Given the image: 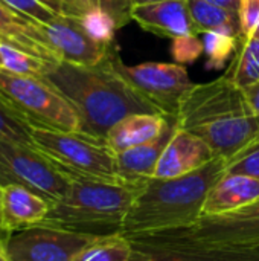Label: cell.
<instances>
[{
    "label": "cell",
    "instance_id": "19",
    "mask_svg": "<svg viewBox=\"0 0 259 261\" xmlns=\"http://www.w3.org/2000/svg\"><path fill=\"white\" fill-rule=\"evenodd\" d=\"M259 200V179L224 174L209 191L202 216H218L241 210Z\"/></svg>",
    "mask_w": 259,
    "mask_h": 261
},
{
    "label": "cell",
    "instance_id": "20",
    "mask_svg": "<svg viewBox=\"0 0 259 261\" xmlns=\"http://www.w3.org/2000/svg\"><path fill=\"white\" fill-rule=\"evenodd\" d=\"M169 119V115L160 113L128 115L110 128L105 141L108 147L118 154L157 139L165 132Z\"/></svg>",
    "mask_w": 259,
    "mask_h": 261
},
{
    "label": "cell",
    "instance_id": "32",
    "mask_svg": "<svg viewBox=\"0 0 259 261\" xmlns=\"http://www.w3.org/2000/svg\"><path fill=\"white\" fill-rule=\"evenodd\" d=\"M104 11H107L114 21L118 23V28H122L131 20V0H95Z\"/></svg>",
    "mask_w": 259,
    "mask_h": 261
},
{
    "label": "cell",
    "instance_id": "33",
    "mask_svg": "<svg viewBox=\"0 0 259 261\" xmlns=\"http://www.w3.org/2000/svg\"><path fill=\"white\" fill-rule=\"evenodd\" d=\"M55 2L61 6L64 15L79 17L93 0H55Z\"/></svg>",
    "mask_w": 259,
    "mask_h": 261
},
{
    "label": "cell",
    "instance_id": "25",
    "mask_svg": "<svg viewBox=\"0 0 259 261\" xmlns=\"http://www.w3.org/2000/svg\"><path fill=\"white\" fill-rule=\"evenodd\" d=\"M76 18L81 21L82 28L90 34V37H93L96 41L107 46L114 44V34L119 29L118 23L107 11H104L98 3H95V0Z\"/></svg>",
    "mask_w": 259,
    "mask_h": 261
},
{
    "label": "cell",
    "instance_id": "27",
    "mask_svg": "<svg viewBox=\"0 0 259 261\" xmlns=\"http://www.w3.org/2000/svg\"><path fill=\"white\" fill-rule=\"evenodd\" d=\"M203 52L206 55L208 69H221L224 63L238 50L240 37L223 32H205L203 34Z\"/></svg>",
    "mask_w": 259,
    "mask_h": 261
},
{
    "label": "cell",
    "instance_id": "14",
    "mask_svg": "<svg viewBox=\"0 0 259 261\" xmlns=\"http://www.w3.org/2000/svg\"><path fill=\"white\" fill-rule=\"evenodd\" d=\"M215 158L211 147L200 136L179 127L157 162L154 177H180L205 167Z\"/></svg>",
    "mask_w": 259,
    "mask_h": 261
},
{
    "label": "cell",
    "instance_id": "8",
    "mask_svg": "<svg viewBox=\"0 0 259 261\" xmlns=\"http://www.w3.org/2000/svg\"><path fill=\"white\" fill-rule=\"evenodd\" d=\"M113 64L140 95L169 116H177L183 96L194 87L186 67L179 63L148 61L127 66L122 63L116 47L113 50Z\"/></svg>",
    "mask_w": 259,
    "mask_h": 261
},
{
    "label": "cell",
    "instance_id": "22",
    "mask_svg": "<svg viewBox=\"0 0 259 261\" xmlns=\"http://www.w3.org/2000/svg\"><path fill=\"white\" fill-rule=\"evenodd\" d=\"M224 76L237 87L246 89L259 81V34L240 41V49Z\"/></svg>",
    "mask_w": 259,
    "mask_h": 261
},
{
    "label": "cell",
    "instance_id": "21",
    "mask_svg": "<svg viewBox=\"0 0 259 261\" xmlns=\"http://www.w3.org/2000/svg\"><path fill=\"white\" fill-rule=\"evenodd\" d=\"M188 6L197 34L223 32L240 37V17L237 11H231L205 0H188Z\"/></svg>",
    "mask_w": 259,
    "mask_h": 261
},
{
    "label": "cell",
    "instance_id": "11",
    "mask_svg": "<svg viewBox=\"0 0 259 261\" xmlns=\"http://www.w3.org/2000/svg\"><path fill=\"white\" fill-rule=\"evenodd\" d=\"M125 237L133 246L130 261H259V246H206L163 240L147 234Z\"/></svg>",
    "mask_w": 259,
    "mask_h": 261
},
{
    "label": "cell",
    "instance_id": "38",
    "mask_svg": "<svg viewBox=\"0 0 259 261\" xmlns=\"http://www.w3.org/2000/svg\"><path fill=\"white\" fill-rule=\"evenodd\" d=\"M0 239L3 240V239H6V234L3 232V229H2V222H0Z\"/></svg>",
    "mask_w": 259,
    "mask_h": 261
},
{
    "label": "cell",
    "instance_id": "16",
    "mask_svg": "<svg viewBox=\"0 0 259 261\" xmlns=\"http://www.w3.org/2000/svg\"><path fill=\"white\" fill-rule=\"evenodd\" d=\"M50 203L40 194L20 187L0 188V222L6 237L12 232L40 225L47 216Z\"/></svg>",
    "mask_w": 259,
    "mask_h": 261
},
{
    "label": "cell",
    "instance_id": "30",
    "mask_svg": "<svg viewBox=\"0 0 259 261\" xmlns=\"http://www.w3.org/2000/svg\"><path fill=\"white\" fill-rule=\"evenodd\" d=\"M171 54L179 64L194 63L203 54V41L198 38V34L174 38Z\"/></svg>",
    "mask_w": 259,
    "mask_h": 261
},
{
    "label": "cell",
    "instance_id": "7",
    "mask_svg": "<svg viewBox=\"0 0 259 261\" xmlns=\"http://www.w3.org/2000/svg\"><path fill=\"white\" fill-rule=\"evenodd\" d=\"M147 236L206 246H259V200L226 214L202 216L195 223L185 228Z\"/></svg>",
    "mask_w": 259,
    "mask_h": 261
},
{
    "label": "cell",
    "instance_id": "28",
    "mask_svg": "<svg viewBox=\"0 0 259 261\" xmlns=\"http://www.w3.org/2000/svg\"><path fill=\"white\" fill-rule=\"evenodd\" d=\"M11 9L38 21L47 23L58 15H64L61 6L55 0H2Z\"/></svg>",
    "mask_w": 259,
    "mask_h": 261
},
{
    "label": "cell",
    "instance_id": "13",
    "mask_svg": "<svg viewBox=\"0 0 259 261\" xmlns=\"http://www.w3.org/2000/svg\"><path fill=\"white\" fill-rule=\"evenodd\" d=\"M200 136L217 158L231 161L259 141V115L244 113L226 116L191 130Z\"/></svg>",
    "mask_w": 259,
    "mask_h": 261
},
{
    "label": "cell",
    "instance_id": "4",
    "mask_svg": "<svg viewBox=\"0 0 259 261\" xmlns=\"http://www.w3.org/2000/svg\"><path fill=\"white\" fill-rule=\"evenodd\" d=\"M31 138L34 147L70 180L124 184L119 177L116 153L104 139L37 124H31Z\"/></svg>",
    "mask_w": 259,
    "mask_h": 261
},
{
    "label": "cell",
    "instance_id": "18",
    "mask_svg": "<svg viewBox=\"0 0 259 261\" xmlns=\"http://www.w3.org/2000/svg\"><path fill=\"white\" fill-rule=\"evenodd\" d=\"M0 41L31 52L46 61L60 63L44 40L40 23L11 9L0 0Z\"/></svg>",
    "mask_w": 259,
    "mask_h": 261
},
{
    "label": "cell",
    "instance_id": "10",
    "mask_svg": "<svg viewBox=\"0 0 259 261\" xmlns=\"http://www.w3.org/2000/svg\"><path fill=\"white\" fill-rule=\"evenodd\" d=\"M244 113H252L244 90L223 75L205 84H194L183 96L176 118L180 128L192 130L226 116Z\"/></svg>",
    "mask_w": 259,
    "mask_h": 261
},
{
    "label": "cell",
    "instance_id": "2",
    "mask_svg": "<svg viewBox=\"0 0 259 261\" xmlns=\"http://www.w3.org/2000/svg\"><path fill=\"white\" fill-rule=\"evenodd\" d=\"M224 174L226 161L215 158L180 177H151L137 193L124 220L122 234H153L195 223L203 214L209 191Z\"/></svg>",
    "mask_w": 259,
    "mask_h": 261
},
{
    "label": "cell",
    "instance_id": "36",
    "mask_svg": "<svg viewBox=\"0 0 259 261\" xmlns=\"http://www.w3.org/2000/svg\"><path fill=\"white\" fill-rule=\"evenodd\" d=\"M0 261H11L9 255H8V252H6L5 243H3V240H2V239H0Z\"/></svg>",
    "mask_w": 259,
    "mask_h": 261
},
{
    "label": "cell",
    "instance_id": "15",
    "mask_svg": "<svg viewBox=\"0 0 259 261\" xmlns=\"http://www.w3.org/2000/svg\"><path fill=\"white\" fill-rule=\"evenodd\" d=\"M131 20L143 31L165 38H179L197 34L188 0H165L131 8Z\"/></svg>",
    "mask_w": 259,
    "mask_h": 261
},
{
    "label": "cell",
    "instance_id": "9",
    "mask_svg": "<svg viewBox=\"0 0 259 261\" xmlns=\"http://www.w3.org/2000/svg\"><path fill=\"white\" fill-rule=\"evenodd\" d=\"M96 237L63 228L35 225L3 239L11 261H78Z\"/></svg>",
    "mask_w": 259,
    "mask_h": 261
},
{
    "label": "cell",
    "instance_id": "35",
    "mask_svg": "<svg viewBox=\"0 0 259 261\" xmlns=\"http://www.w3.org/2000/svg\"><path fill=\"white\" fill-rule=\"evenodd\" d=\"M205 2L214 3L217 6H221V8H226L231 11H237V12H238L240 5H241V0H205Z\"/></svg>",
    "mask_w": 259,
    "mask_h": 261
},
{
    "label": "cell",
    "instance_id": "6",
    "mask_svg": "<svg viewBox=\"0 0 259 261\" xmlns=\"http://www.w3.org/2000/svg\"><path fill=\"white\" fill-rule=\"evenodd\" d=\"M6 185L24 187L53 203L67 193L70 179L34 145L0 139V188Z\"/></svg>",
    "mask_w": 259,
    "mask_h": 261
},
{
    "label": "cell",
    "instance_id": "26",
    "mask_svg": "<svg viewBox=\"0 0 259 261\" xmlns=\"http://www.w3.org/2000/svg\"><path fill=\"white\" fill-rule=\"evenodd\" d=\"M0 139L32 144L29 121L0 93Z\"/></svg>",
    "mask_w": 259,
    "mask_h": 261
},
{
    "label": "cell",
    "instance_id": "5",
    "mask_svg": "<svg viewBox=\"0 0 259 261\" xmlns=\"http://www.w3.org/2000/svg\"><path fill=\"white\" fill-rule=\"evenodd\" d=\"M0 93L29 124L81 132V121L75 107L46 78L17 75L0 69Z\"/></svg>",
    "mask_w": 259,
    "mask_h": 261
},
{
    "label": "cell",
    "instance_id": "34",
    "mask_svg": "<svg viewBox=\"0 0 259 261\" xmlns=\"http://www.w3.org/2000/svg\"><path fill=\"white\" fill-rule=\"evenodd\" d=\"M244 95H246V99H247V104H249L252 113L259 115V81L246 87Z\"/></svg>",
    "mask_w": 259,
    "mask_h": 261
},
{
    "label": "cell",
    "instance_id": "37",
    "mask_svg": "<svg viewBox=\"0 0 259 261\" xmlns=\"http://www.w3.org/2000/svg\"><path fill=\"white\" fill-rule=\"evenodd\" d=\"M165 0H131V6H139V5H150V3H159Z\"/></svg>",
    "mask_w": 259,
    "mask_h": 261
},
{
    "label": "cell",
    "instance_id": "17",
    "mask_svg": "<svg viewBox=\"0 0 259 261\" xmlns=\"http://www.w3.org/2000/svg\"><path fill=\"white\" fill-rule=\"evenodd\" d=\"M177 128H179L177 118L171 116L165 132L157 139L133 147L122 153H118L116 158H118V171L121 180L124 184L142 185L151 177H154L157 162Z\"/></svg>",
    "mask_w": 259,
    "mask_h": 261
},
{
    "label": "cell",
    "instance_id": "39",
    "mask_svg": "<svg viewBox=\"0 0 259 261\" xmlns=\"http://www.w3.org/2000/svg\"><path fill=\"white\" fill-rule=\"evenodd\" d=\"M0 69H2V55H0Z\"/></svg>",
    "mask_w": 259,
    "mask_h": 261
},
{
    "label": "cell",
    "instance_id": "24",
    "mask_svg": "<svg viewBox=\"0 0 259 261\" xmlns=\"http://www.w3.org/2000/svg\"><path fill=\"white\" fill-rule=\"evenodd\" d=\"M133 246L124 234L99 236L85 248L78 261H130Z\"/></svg>",
    "mask_w": 259,
    "mask_h": 261
},
{
    "label": "cell",
    "instance_id": "12",
    "mask_svg": "<svg viewBox=\"0 0 259 261\" xmlns=\"http://www.w3.org/2000/svg\"><path fill=\"white\" fill-rule=\"evenodd\" d=\"M40 28L49 47L64 63L96 66L114 47V44L107 46L90 37L76 17L58 15L47 23H40Z\"/></svg>",
    "mask_w": 259,
    "mask_h": 261
},
{
    "label": "cell",
    "instance_id": "31",
    "mask_svg": "<svg viewBox=\"0 0 259 261\" xmlns=\"http://www.w3.org/2000/svg\"><path fill=\"white\" fill-rule=\"evenodd\" d=\"M240 41L253 37L259 28V0H241L240 9Z\"/></svg>",
    "mask_w": 259,
    "mask_h": 261
},
{
    "label": "cell",
    "instance_id": "3",
    "mask_svg": "<svg viewBox=\"0 0 259 261\" xmlns=\"http://www.w3.org/2000/svg\"><path fill=\"white\" fill-rule=\"evenodd\" d=\"M143 185L70 180L67 193L50 203L40 225L92 236L122 234L124 220Z\"/></svg>",
    "mask_w": 259,
    "mask_h": 261
},
{
    "label": "cell",
    "instance_id": "29",
    "mask_svg": "<svg viewBox=\"0 0 259 261\" xmlns=\"http://www.w3.org/2000/svg\"><path fill=\"white\" fill-rule=\"evenodd\" d=\"M226 174H241L259 179V141L226 162Z\"/></svg>",
    "mask_w": 259,
    "mask_h": 261
},
{
    "label": "cell",
    "instance_id": "1",
    "mask_svg": "<svg viewBox=\"0 0 259 261\" xmlns=\"http://www.w3.org/2000/svg\"><path fill=\"white\" fill-rule=\"evenodd\" d=\"M114 49L116 46L96 66L60 61L52 64L44 75L75 107L81 132L104 141L110 128L128 115H165L118 72L113 64Z\"/></svg>",
    "mask_w": 259,
    "mask_h": 261
},
{
    "label": "cell",
    "instance_id": "23",
    "mask_svg": "<svg viewBox=\"0 0 259 261\" xmlns=\"http://www.w3.org/2000/svg\"><path fill=\"white\" fill-rule=\"evenodd\" d=\"M0 55H2V69L17 75L44 78L49 67L55 64L3 41H0Z\"/></svg>",
    "mask_w": 259,
    "mask_h": 261
}]
</instances>
